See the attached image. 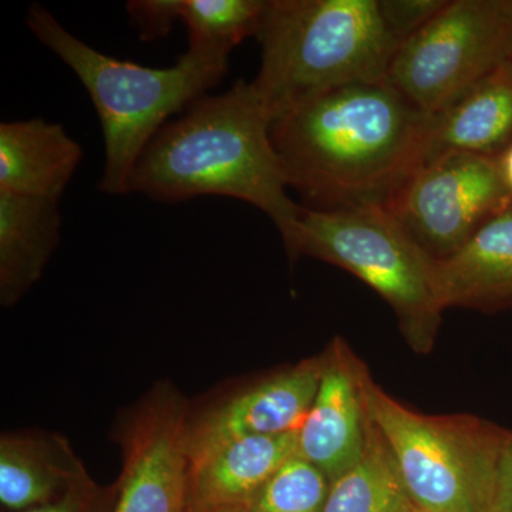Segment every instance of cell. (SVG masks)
<instances>
[{
	"label": "cell",
	"instance_id": "cell-1",
	"mask_svg": "<svg viewBox=\"0 0 512 512\" xmlns=\"http://www.w3.org/2000/svg\"><path fill=\"white\" fill-rule=\"evenodd\" d=\"M431 119L387 80L357 83L285 110L271 138L303 208L389 211L426 163Z\"/></svg>",
	"mask_w": 512,
	"mask_h": 512
},
{
	"label": "cell",
	"instance_id": "cell-2",
	"mask_svg": "<svg viewBox=\"0 0 512 512\" xmlns=\"http://www.w3.org/2000/svg\"><path fill=\"white\" fill-rule=\"evenodd\" d=\"M272 121L251 83L205 94L150 141L131 174L128 194L167 204L205 195L249 202L271 218L288 249L302 207L289 197Z\"/></svg>",
	"mask_w": 512,
	"mask_h": 512
},
{
	"label": "cell",
	"instance_id": "cell-3",
	"mask_svg": "<svg viewBox=\"0 0 512 512\" xmlns=\"http://www.w3.org/2000/svg\"><path fill=\"white\" fill-rule=\"evenodd\" d=\"M26 22L90 94L103 128L106 161L99 190L106 194H128L138 158L158 131L228 73L227 53L195 47L165 69L114 59L72 35L42 5L30 6Z\"/></svg>",
	"mask_w": 512,
	"mask_h": 512
},
{
	"label": "cell",
	"instance_id": "cell-4",
	"mask_svg": "<svg viewBox=\"0 0 512 512\" xmlns=\"http://www.w3.org/2000/svg\"><path fill=\"white\" fill-rule=\"evenodd\" d=\"M252 87L271 116L318 94L386 82L396 53L379 0H266Z\"/></svg>",
	"mask_w": 512,
	"mask_h": 512
},
{
	"label": "cell",
	"instance_id": "cell-5",
	"mask_svg": "<svg viewBox=\"0 0 512 512\" xmlns=\"http://www.w3.org/2000/svg\"><path fill=\"white\" fill-rule=\"evenodd\" d=\"M369 419L394 458L406 493L424 512H490L507 430L474 416H427L365 376Z\"/></svg>",
	"mask_w": 512,
	"mask_h": 512
},
{
	"label": "cell",
	"instance_id": "cell-6",
	"mask_svg": "<svg viewBox=\"0 0 512 512\" xmlns=\"http://www.w3.org/2000/svg\"><path fill=\"white\" fill-rule=\"evenodd\" d=\"M289 258L311 256L357 276L392 306L417 353L433 348L441 323L434 259L389 211H313L302 207Z\"/></svg>",
	"mask_w": 512,
	"mask_h": 512
},
{
	"label": "cell",
	"instance_id": "cell-7",
	"mask_svg": "<svg viewBox=\"0 0 512 512\" xmlns=\"http://www.w3.org/2000/svg\"><path fill=\"white\" fill-rule=\"evenodd\" d=\"M511 50L512 0H447L396 50L387 82L433 116L510 59Z\"/></svg>",
	"mask_w": 512,
	"mask_h": 512
},
{
	"label": "cell",
	"instance_id": "cell-8",
	"mask_svg": "<svg viewBox=\"0 0 512 512\" xmlns=\"http://www.w3.org/2000/svg\"><path fill=\"white\" fill-rule=\"evenodd\" d=\"M512 207L497 157L454 153L427 161L389 212L429 254L446 259Z\"/></svg>",
	"mask_w": 512,
	"mask_h": 512
},
{
	"label": "cell",
	"instance_id": "cell-9",
	"mask_svg": "<svg viewBox=\"0 0 512 512\" xmlns=\"http://www.w3.org/2000/svg\"><path fill=\"white\" fill-rule=\"evenodd\" d=\"M188 416L190 406L170 383H158L123 416V471L111 512H188Z\"/></svg>",
	"mask_w": 512,
	"mask_h": 512
},
{
	"label": "cell",
	"instance_id": "cell-10",
	"mask_svg": "<svg viewBox=\"0 0 512 512\" xmlns=\"http://www.w3.org/2000/svg\"><path fill=\"white\" fill-rule=\"evenodd\" d=\"M322 357L266 377L241 392L191 413L185 426L188 461L242 437L298 433L318 392Z\"/></svg>",
	"mask_w": 512,
	"mask_h": 512
},
{
	"label": "cell",
	"instance_id": "cell-11",
	"mask_svg": "<svg viewBox=\"0 0 512 512\" xmlns=\"http://www.w3.org/2000/svg\"><path fill=\"white\" fill-rule=\"evenodd\" d=\"M322 357L318 392L296 436V454L338 480L365 453L370 419L365 400L366 373L348 343L335 338Z\"/></svg>",
	"mask_w": 512,
	"mask_h": 512
},
{
	"label": "cell",
	"instance_id": "cell-12",
	"mask_svg": "<svg viewBox=\"0 0 512 512\" xmlns=\"http://www.w3.org/2000/svg\"><path fill=\"white\" fill-rule=\"evenodd\" d=\"M298 433L242 437L188 461V512L249 507L266 481L296 454Z\"/></svg>",
	"mask_w": 512,
	"mask_h": 512
},
{
	"label": "cell",
	"instance_id": "cell-13",
	"mask_svg": "<svg viewBox=\"0 0 512 512\" xmlns=\"http://www.w3.org/2000/svg\"><path fill=\"white\" fill-rule=\"evenodd\" d=\"M90 480L60 434L13 431L0 439V503L9 512L55 503Z\"/></svg>",
	"mask_w": 512,
	"mask_h": 512
},
{
	"label": "cell",
	"instance_id": "cell-14",
	"mask_svg": "<svg viewBox=\"0 0 512 512\" xmlns=\"http://www.w3.org/2000/svg\"><path fill=\"white\" fill-rule=\"evenodd\" d=\"M441 309L512 308V207L483 225L446 259H434Z\"/></svg>",
	"mask_w": 512,
	"mask_h": 512
},
{
	"label": "cell",
	"instance_id": "cell-15",
	"mask_svg": "<svg viewBox=\"0 0 512 512\" xmlns=\"http://www.w3.org/2000/svg\"><path fill=\"white\" fill-rule=\"evenodd\" d=\"M83 160L62 124L45 119L0 124V192L59 201Z\"/></svg>",
	"mask_w": 512,
	"mask_h": 512
},
{
	"label": "cell",
	"instance_id": "cell-16",
	"mask_svg": "<svg viewBox=\"0 0 512 512\" xmlns=\"http://www.w3.org/2000/svg\"><path fill=\"white\" fill-rule=\"evenodd\" d=\"M512 143V62L474 84L431 119L427 161L447 154L497 157Z\"/></svg>",
	"mask_w": 512,
	"mask_h": 512
},
{
	"label": "cell",
	"instance_id": "cell-17",
	"mask_svg": "<svg viewBox=\"0 0 512 512\" xmlns=\"http://www.w3.org/2000/svg\"><path fill=\"white\" fill-rule=\"evenodd\" d=\"M59 201L0 192V303L15 306L42 278L62 239Z\"/></svg>",
	"mask_w": 512,
	"mask_h": 512
},
{
	"label": "cell",
	"instance_id": "cell-18",
	"mask_svg": "<svg viewBox=\"0 0 512 512\" xmlns=\"http://www.w3.org/2000/svg\"><path fill=\"white\" fill-rule=\"evenodd\" d=\"M413 508L392 453L370 420L365 453L330 485L323 512H410Z\"/></svg>",
	"mask_w": 512,
	"mask_h": 512
},
{
	"label": "cell",
	"instance_id": "cell-19",
	"mask_svg": "<svg viewBox=\"0 0 512 512\" xmlns=\"http://www.w3.org/2000/svg\"><path fill=\"white\" fill-rule=\"evenodd\" d=\"M266 0H181V22L188 47L229 53L247 37L256 36Z\"/></svg>",
	"mask_w": 512,
	"mask_h": 512
},
{
	"label": "cell",
	"instance_id": "cell-20",
	"mask_svg": "<svg viewBox=\"0 0 512 512\" xmlns=\"http://www.w3.org/2000/svg\"><path fill=\"white\" fill-rule=\"evenodd\" d=\"M330 485L332 481L323 471L293 454L266 481L249 508L254 512H323Z\"/></svg>",
	"mask_w": 512,
	"mask_h": 512
},
{
	"label": "cell",
	"instance_id": "cell-21",
	"mask_svg": "<svg viewBox=\"0 0 512 512\" xmlns=\"http://www.w3.org/2000/svg\"><path fill=\"white\" fill-rule=\"evenodd\" d=\"M446 3L447 0H379L384 23L399 46L423 29Z\"/></svg>",
	"mask_w": 512,
	"mask_h": 512
},
{
	"label": "cell",
	"instance_id": "cell-22",
	"mask_svg": "<svg viewBox=\"0 0 512 512\" xmlns=\"http://www.w3.org/2000/svg\"><path fill=\"white\" fill-rule=\"evenodd\" d=\"M126 9L141 42L164 39L181 18V0H131Z\"/></svg>",
	"mask_w": 512,
	"mask_h": 512
},
{
	"label": "cell",
	"instance_id": "cell-23",
	"mask_svg": "<svg viewBox=\"0 0 512 512\" xmlns=\"http://www.w3.org/2000/svg\"><path fill=\"white\" fill-rule=\"evenodd\" d=\"M116 494L117 487L104 490V488H100L99 485L90 480L80 485V487L74 488L73 491H70L69 494L64 495L55 503L23 512H111L113 507L109 510L106 507L114 505Z\"/></svg>",
	"mask_w": 512,
	"mask_h": 512
},
{
	"label": "cell",
	"instance_id": "cell-24",
	"mask_svg": "<svg viewBox=\"0 0 512 512\" xmlns=\"http://www.w3.org/2000/svg\"><path fill=\"white\" fill-rule=\"evenodd\" d=\"M490 512H512V433L505 437Z\"/></svg>",
	"mask_w": 512,
	"mask_h": 512
},
{
	"label": "cell",
	"instance_id": "cell-25",
	"mask_svg": "<svg viewBox=\"0 0 512 512\" xmlns=\"http://www.w3.org/2000/svg\"><path fill=\"white\" fill-rule=\"evenodd\" d=\"M498 167H500L501 175L508 190L512 192V143L505 148L503 153L497 156Z\"/></svg>",
	"mask_w": 512,
	"mask_h": 512
},
{
	"label": "cell",
	"instance_id": "cell-26",
	"mask_svg": "<svg viewBox=\"0 0 512 512\" xmlns=\"http://www.w3.org/2000/svg\"><path fill=\"white\" fill-rule=\"evenodd\" d=\"M225 512H254L249 507L237 508V510L225 511Z\"/></svg>",
	"mask_w": 512,
	"mask_h": 512
},
{
	"label": "cell",
	"instance_id": "cell-27",
	"mask_svg": "<svg viewBox=\"0 0 512 512\" xmlns=\"http://www.w3.org/2000/svg\"><path fill=\"white\" fill-rule=\"evenodd\" d=\"M410 512H424V511L419 510V508H413V510Z\"/></svg>",
	"mask_w": 512,
	"mask_h": 512
},
{
	"label": "cell",
	"instance_id": "cell-28",
	"mask_svg": "<svg viewBox=\"0 0 512 512\" xmlns=\"http://www.w3.org/2000/svg\"><path fill=\"white\" fill-rule=\"evenodd\" d=\"M511 62H512V50H511V56H510Z\"/></svg>",
	"mask_w": 512,
	"mask_h": 512
}]
</instances>
